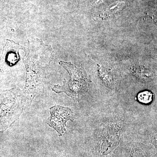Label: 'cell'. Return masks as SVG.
<instances>
[{"label":"cell","mask_w":157,"mask_h":157,"mask_svg":"<svg viewBox=\"0 0 157 157\" xmlns=\"http://www.w3.org/2000/svg\"><path fill=\"white\" fill-rule=\"evenodd\" d=\"M60 65L67 71L70 76L68 81L65 80L63 85L58 84L52 88L56 94L65 93L75 102H80L88 91V83L90 82L84 68H78L70 62L60 61Z\"/></svg>","instance_id":"1"},{"label":"cell","mask_w":157,"mask_h":157,"mask_svg":"<svg viewBox=\"0 0 157 157\" xmlns=\"http://www.w3.org/2000/svg\"><path fill=\"white\" fill-rule=\"evenodd\" d=\"M27 105L20 90L12 89L0 94V132H5L18 119Z\"/></svg>","instance_id":"2"},{"label":"cell","mask_w":157,"mask_h":157,"mask_svg":"<svg viewBox=\"0 0 157 157\" xmlns=\"http://www.w3.org/2000/svg\"><path fill=\"white\" fill-rule=\"evenodd\" d=\"M50 116L45 121L46 124L55 130L59 136L66 131V127L68 121L73 122L76 117L69 107L56 105L49 109Z\"/></svg>","instance_id":"3"},{"label":"cell","mask_w":157,"mask_h":157,"mask_svg":"<svg viewBox=\"0 0 157 157\" xmlns=\"http://www.w3.org/2000/svg\"><path fill=\"white\" fill-rule=\"evenodd\" d=\"M8 41L4 47L0 60L1 69L12 67L19 60V45L12 41Z\"/></svg>","instance_id":"4"},{"label":"cell","mask_w":157,"mask_h":157,"mask_svg":"<svg viewBox=\"0 0 157 157\" xmlns=\"http://www.w3.org/2000/svg\"><path fill=\"white\" fill-rule=\"evenodd\" d=\"M154 95L150 91L140 92L137 94V101L144 104H149L151 103L153 99Z\"/></svg>","instance_id":"5"}]
</instances>
